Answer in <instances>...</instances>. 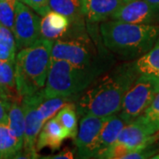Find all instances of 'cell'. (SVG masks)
<instances>
[{"mask_svg":"<svg viewBox=\"0 0 159 159\" xmlns=\"http://www.w3.org/2000/svg\"><path fill=\"white\" fill-rule=\"evenodd\" d=\"M139 75L134 63L123 64L102 77L100 75L79 99L76 98L78 115L92 114L105 118L120 111L126 92Z\"/></svg>","mask_w":159,"mask_h":159,"instance_id":"1","label":"cell"},{"mask_svg":"<svg viewBox=\"0 0 159 159\" xmlns=\"http://www.w3.org/2000/svg\"><path fill=\"white\" fill-rule=\"evenodd\" d=\"M100 32L104 45L125 59L142 57L159 37V26L155 24H132L111 20L102 21Z\"/></svg>","mask_w":159,"mask_h":159,"instance_id":"2","label":"cell"},{"mask_svg":"<svg viewBox=\"0 0 159 159\" xmlns=\"http://www.w3.org/2000/svg\"><path fill=\"white\" fill-rule=\"evenodd\" d=\"M53 43L52 40L40 37L32 45L19 51L15 58V78L21 98L44 88Z\"/></svg>","mask_w":159,"mask_h":159,"instance_id":"3","label":"cell"},{"mask_svg":"<svg viewBox=\"0 0 159 159\" xmlns=\"http://www.w3.org/2000/svg\"><path fill=\"white\" fill-rule=\"evenodd\" d=\"M105 67H81L65 60H51L44 88L46 99L74 97L85 91L104 72Z\"/></svg>","mask_w":159,"mask_h":159,"instance_id":"4","label":"cell"},{"mask_svg":"<svg viewBox=\"0 0 159 159\" xmlns=\"http://www.w3.org/2000/svg\"><path fill=\"white\" fill-rule=\"evenodd\" d=\"M159 93V76L142 74L126 92L119 117L126 124L141 116Z\"/></svg>","mask_w":159,"mask_h":159,"instance_id":"5","label":"cell"},{"mask_svg":"<svg viewBox=\"0 0 159 159\" xmlns=\"http://www.w3.org/2000/svg\"><path fill=\"white\" fill-rule=\"evenodd\" d=\"M51 60H65L81 67H105L98 61L96 51L88 36L70 40L54 41L51 49Z\"/></svg>","mask_w":159,"mask_h":159,"instance_id":"6","label":"cell"},{"mask_svg":"<svg viewBox=\"0 0 159 159\" xmlns=\"http://www.w3.org/2000/svg\"><path fill=\"white\" fill-rule=\"evenodd\" d=\"M46 99L43 89L37 91L31 96L24 97L21 100L24 116H25V135H24V151L27 158H38L36 150V142L45 121L41 117L38 107L40 103Z\"/></svg>","mask_w":159,"mask_h":159,"instance_id":"7","label":"cell"},{"mask_svg":"<svg viewBox=\"0 0 159 159\" xmlns=\"http://www.w3.org/2000/svg\"><path fill=\"white\" fill-rule=\"evenodd\" d=\"M42 19L29 6L17 1L15 7V20L12 33L16 41L17 50L32 45L41 37L40 28Z\"/></svg>","mask_w":159,"mask_h":159,"instance_id":"8","label":"cell"},{"mask_svg":"<svg viewBox=\"0 0 159 159\" xmlns=\"http://www.w3.org/2000/svg\"><path fill=\"white\" fill-rule=\"evenodd\" d=\"M105 118L92 114H85L82 116L77 131V135L74 139L80 158L96 157L98 139Z\"/></svg>","mask_w":159,"mask_h":159,"instance_id":"9","label":"cell"},{"mask_svg":"<svg viewBox=\"0 0 159 159\" xmlns=\"http://www.w3.org/2000/svg\"><path fill=\"white\" fill-rule=\"evenodd\" d=\"M111 19L132 24H154L159 22V13L146 0H131L120 6Z\"/></svg>","mask_w":159,"mask_h":159,"instance_id":"10","label":"cell"},{"mask_svg":"<svg viewBox=\"0 0 159 159\" xmlns=\"http://www.w3.org/2000/svg\"><path fill=\"white\" fill-rule=\"evenodd\" d=\"M117 142L125 144L133 150L142 148L157 141L139 119L126 124L119 134Z\"/></svg>","mask_w":159,"mask_h":159,"instance_id":"11","label":"cell"},{"mask_svg":"<svg viewBox=\"0 0 159 159\" xmlns=\"http://www.w3.org/2000/svg\"><path fill=\"white\" fill-rule=\"evenodd\" d=\"M123 4V0H81L82 13L91 24L105 21Z\"/></svg>","mask_w":159,"mask_h":159,"instance_id":"12","label":"cell"},{"mask_svg":"<svg viewBox=\"0 0 159 159\" xmlns=\"http://www.w3.org/2000/svg\"><path fill=\"white\" fill-rule=\"evenodd\" d=\"M68 138L67 133L56 117L46 121L40 132L37 142L36 150L39 151L43 148H50L51 150H57L61 147L65 139Z\"/></svg>","mask_w":159,"mask_h":159,"instance_id":"13","label":"cell"},{"mask_svg":"<svg viewBox=\"0 0 159 159\" xmlns=\"http://www.w3.org/2000/svg\"><path fill=\"white\" fill-rule=\"evenodd\" d=\"M14 62L0 60V97L10 102H21L16 85Z\"/></svg>","mask_w":159,"mask_h":159,"instance_id":"14","label":"cell"},{"mask_svg":"<svg viewBox=\"0 0 159 159\" xmlns=\"http://www.w3.org/2000/svg\"><path fill=\"white\" fill-rule=\"evenodd\" d=\"M125 125L126 123L119 117V115L117 116L116 114H113L105 118L98 139L97 153L95 158H97L103 150L117 142L119 134Z\"/></svg>","mask_w":159,"mask_h":159,"instance_id":"15","label":"cell"},{"mask_svg":"<svg viewBox=\"0 0 159 159\" xmlns=\"http://www.w3.org/2000/svg\"><path fill=\"white\" fill-rule=\"evenodd\" d=\"M49 8L68 18L71 24L84 25L81 0H49Z\"/></svg>","mask_w":159,"mask_h":159,"instance_id":"16","label":"cell"},{"mask_svg":"<svg viewBox=\"0 0 159 159\" xmlns=\"http://www.w3.org/2000/svg\"><path fill=\"white\" fill-rule=\"evenodd\" d=\"M139 74H154L159 76V37L154 46L134 62Z\"/></svg>","mask_w":159,"mask_h":159,"instance_id":"17","label":"cell"},{"mask_svg":"<svg viewBox=\"0 0 159 159\" xmlns=\"http://www.w3.org/2000/svg\"><path fill=\"white\" fill-rule=\"evenodd\" d=\"M23 145L11 134L7 124L0 123V159L14 158Z\"/></svg>","mask_w":159,"mask_h":159,"instance_id":"18","label":"cell"},{"mask_svg":"<svg viewBox=\"0 0 159 159\" xmlns=\"http://www.w3.org/2000/svg\"><path fill=\"white\" fill-rule=\"evenodd\" d=\"M9 129L11 134L18 140V142L24 145L25 135V116L20 102H11L8 112Z\"/></svg>","mask_w":159,"mask_h":159,"instance_id":"19","label":"cell"},{"mask_svg":"<svg viewBox=\"0 0 159 159\" xmlns=\"http://www.w3.org/2000/svg\"><path fill=\"white\" fill-rule=\"evenodd\" d=\"M56 118L65 128V130L66 131L67 137L74 140L77 135V131H78V127H77L78 120H77L75 103L71 102L66 105H65L63 108L58 111Z\"/></svg>","mask_w":159,"mask_h":159,"instance_id":"20","label":"cell"},{"mask_svg":"<svg viewBox=\"0 0 159 159\" xmlns=\"http://www.w3.org/2000/svg\"><path fill=\"white\" fill-rule=\"evenodd\" d=\"M16 50V41L12 31L0 25V60L15 63Z\"/></svg>","mask_w":159,"mask_h":159,"instance_id":"21","label":"cell"},{"mask_svg":"<svg viewBox=\"0 0 159 159\" xmlns=\"http://www.w3.org/2000/svg\"><path fill=\"white\" fill-rule=\"evenodd\" d=\"M73 99H76L74 97H52L44 99L40 103L38 107L41 117L44 121L49 120L55 116V114L58 112V111L63 108L65 105H66L69 102H73Z\"/></svg>","mask_w":159,"mask_h":159,"instance_id":"22","label":"cell"},{"mask_svg":"<svg viewBox=\"0 0 159 159\" xmlns=\"http://www.w3.org/2000/svg\"><path fill=\"white\" fill-rule=\"evenodd\" d=\"M137 119H140L146 125L152 134H155L159 131V93L148 105V108Z\"/></svg>","mask_w":159,"mask_h":159,"instance_id":"23","label":"cell"},{"mask_svg":"<svg viewBox=\"0 0 159 159\" xmlns=\"http://www.w3.org/2000/svg\"><path fill=\"white\" fill-rule=\"evenodd\" d=\"M18 0L0 1V25L13 30L15 20V7Z\"/></svg>","mask_w":159,"mask_h":159,"instance_id":"24","label":"cell"},{"mask_svg":"<svg viewBox=\"0 0 159 159\" xmlns=\"http://www.w3.org/2000/svg\"><path fill=\"white\" fill-rule=\"evenodd\" d=\"M156 142L152 144H149L147 146H144L142 148H139L131 151L130 153L126 154L123 159H143V158H151L152 156L159 152V147L155 145Z\"/></svg>","mask_w":159,"mask_h":159,"instance_id":"25","label":"cell"},{"mask_svg":"<svg viewBox=\"0 0 159 159\" xmlns=\"http://www.w3.org/2000/svg\"><path fill=\"white\" fill-rule=\"evenodd\" d=\"M21 1L43 17L51 11L49 8V0H21Z\"/></svg>","mask_w":159,"mask_h":159,"instance_id":"26","label":"cell"},{"mask_svg":"<svg viewBox=\"0 0 159 159\" xmlns=\"http://www.w3.org/2000/svg\"><path fill=\"white\" fill-rule=\"evenodd\" d=\"M11 102L6 101L0 97V123H8V112Z\"/></svg>","mask_w":159,"mask_h":159,"instance_id":"27","label":"cell"},{"mask_svg":"<svg viewBox=\"0 0 159 159\" xmlns=\"http://www.w3.org/2000/svg\"><path fill=\"white\" fill-rule=\"evenodd\" d=\"M45 159H73L74 158V154L73 152L68 149V148H64L59 153L56 154L54 156H50V157H43Z\"/></svg>","mask_w":159,"mask_h":159,"instance_id":"28","label":"cell"},{"mask_svg":"<svg viewBox=\"0 0 159 159\" xmlns=\"http://www.w3.org/2000/svg\"><path fill=\"white\" fill-rule=\"evenodd\" d=\"M147 2H148L151 6H153L154 8L158 11L159 13V0H146Z\"/></svg>","mask_w":159,"mask_h":159,"instance_id":"29","label":"cell"},{"mask_svg":"<svg viewBox=\"0 0 159 159\" xmlns=\"http://www.w3.org/2000/svg\"><path fill=\"white\" fill-rule=\"evenodd\" d=\"M154 136H155V138H156V140L157 141H158L159 140V131H157L155 134H154Z\"/></svg>","mask_w":159,"mask_h":159,"instance_id":"30","label":"cell"},{"mask_svg":"<svg viewBox=\"0 0 159 159\" xmlns=\"http://www.w3.org/2000/svg\"><path fill=\"white\" fill-rule=\"evenodd\" d=\"M124 1V3H126V2H128V1H131V0H123Z\"/></svg>","mask_w":159,"mask_h":159,"instance_id":"31","label":"cell"},{"mask_svg":"<svg viewBox=\"0 0 159 159\" xmlns=\"http://www.w3.org/2000/svg\"><path fill=\"white\" fill-rule=\"evenodd\" d=\"M0 1H2V0H0Z\"/></svg>","mask_w":159,"mask_h":159,"instance_id":"32","label":"cell"}]
</instances>
